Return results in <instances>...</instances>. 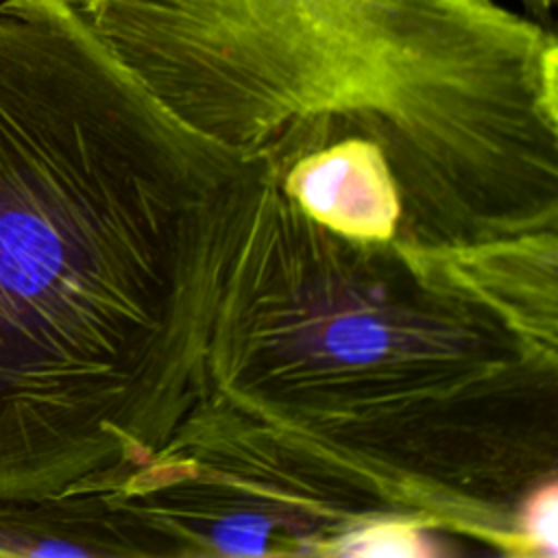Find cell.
Listing matches in <instances>:
<instances>
[{"mask_svg": "<svg viewBox=\"0 0 558 558\" xmlns=\"http://www.w3.org/2000/svg\"><path fill=\"white\" fill-rule=\"evenodd\" d=\"M251 168L72 0H0V497L116 490L201 405Z\"/></svg>", "mask_w": 558, "mask_h": 558, "instance_id": "obj_1", "label": "cell"}, {"mask_svg": "<svg viewBox=\"0 0 558 558\" xmlns=\"http://www.w3.org/2000/svg\"><path fill=\"white\" fill-rule=\"evenodd\" d=\"M201 403L362 480L399 517L525 556L558 471V342L442 255L312 220L255 161L231 225Z\"/></svg>", "mask_w": 558, "mask_h": 558, "instance_id": "obj_2", "label": "cell"}, {"mask_svg": "<svg viewBox=\"0 0 558 558\" xmlns=\"http://www.w3.org/2000/svg\"><path fill=\"white\" fill-rule=\"evenodd\" d=\"M185 126L264 161L384 153L403 244L453 251L558 222V41L497 0H72Z\"/></svg>", "mask_w": 558, "mask_h": 558, "instance_id": "obj_3", "label": "cell"}, {"mask_svg": "<svg viewBox=\"0 0 558 558\" xmlns=\"http://www.w3.org/2000/svg\"><path fill=\"white\" fill-rule=\"evenodd\" d=\"M283 192L318 225L357 242H388L401 225V196L377 144L344 140L316 150L281 179Z\"/></svg>", "mask_w": 558, "mask_h": 558, "instance_id": "obj_4", "label": "cell"}, {"mask_svg": "<svg viewBox=\"0 0 558 558\" xmlns=\"http://www.w3.org/2000/svg\"><path fill=\"white\" fill-rule=\"evenodd\" d=\"M438 532L408 517H377L340 536L327 556H401L427 558L449 554Z\"/></svg>", "mask_w": 558, "mask_h": 558, "instance_id": "obj_5", "label": "cell"}, {"mask_svg": "<svg viewBox=\"0 0 558 558\" xmlns=\"http://www.w3.org/2000/svg\"><path fill=\"white\" fill-rule=\"evenodd\" d=\"M556 510H558V477L551 475L530 488L517 510L514 530L523 543L525 556L556 558L558 536H556Z\"/></svg>", "mask_w": 558, "mask_h": 558, "instance_id": "obj_6", "label": "cell"}, {"mask_svg": "<svg viewBox=\"0 0 558 558\" xmlns=\"http://www.w3.org/2000/svg\"><path fill=\"white\" fill-rule=\"evenodd\" d=\"M523 7V13L545 26H551V11L556 0H517Z\"/></svg>", "mask_w": 558, "mask_h": 558, "instance_id": "obj_7", "label": "cell"}]
</instances>
